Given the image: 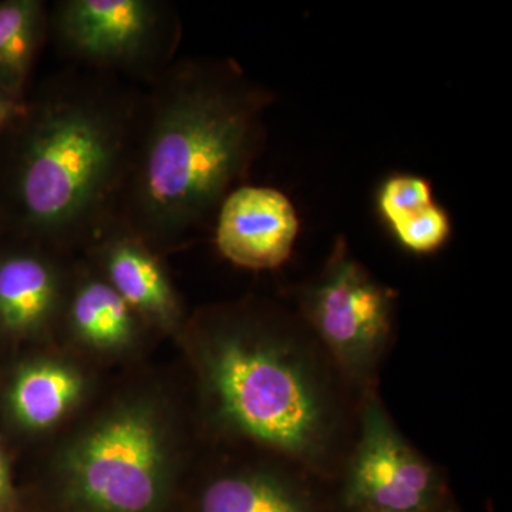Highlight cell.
I'll use <instances>...</instances> for the list:
<instances>
[{"instance_id": "obj_1", "label": "cell", "mask_w": 512, "mask_h": 512, "mask_svg": "<svg viewBox=\"0 0 512 512\" xmlns=\"http://www.w3.org/2000/svg\"><path fill=\"white\" fill-rule=\"evenodd\" d=\"M272 99L235 63L171 64L140 99L113 218L150 248L200 228L254 164Z\"/></svg>"}, {"instance_id": "obj_2", "label": "cell", "mask_w": 512, "mask_h": 512, "mask_svg": "<svg viewBox=\"0 0 512 512\" xmlns=\"http://www.w3.org/2000/svg\"><path fill=\"white\" fill-rule=\"evenodd\" d=\"M140 99L103 77L63 74L28 103L12 171L16 218L47 242L94 237L114 217Z\"/></svg>"}, {"instance_id": "obj_3", "label": "cell", "mask_w": 512, "mask_h": 512, "mask_svg": "<svg viewBox=\"0 0 512 512\" xmlns=\"http://www.w3.org/2000/svg\"><path fill=\"white\" fill-rule=\"evenodd\" d=\"M202 348L208 389L229 429L315 473L329 470L338 437L335 396L292 326L220 323Z\"/></svg>"}, {"instance_id": "obj_4", "label": "cell", "mask_w": 512, "mask_h": 512, "mask_svg": "<svg viewBox=\"0 0 512 512\" xmlns=\"http://www.w3.org/2000/svg\"><path fill=\"white\" fill-rule=\"evenodd\" d=\"M49 29L76 62L151 83L171 66L180 35L174 9L157 0H62Z\"/></svg>"}, {"instance_id": "obj_5", "label": "cell", "mask_w": 512, "mask_h": 512, "mask_svg": "<svg viewBox=\"0 0 512 512\" xmlns=\"http://www.w3.org/2000/svg\"><path fill=\"white\" fill-rule=\"evenodd\" d=\"M73 497L92 512H153L167 484V450L153 414L128 409L90 431L67 461Z\"/></svg>"}, {"instance_id": "obj_6", "label": "cell", "mask_w": 512, "mask_h": 512, "mask_svg": "<svg viewBox=\"0 0 512 512\" xmlns=\"http://www.w3.org/2000/svg\"><path fill=\"white\" fill-rule=\"evenodd\" d=\"M302 303L339 369L356 384L370 383L392 332V289L372 278L339 239Z\"/></svg>"}, {"instance_id": "obj_7", "label": "cell", "mask_w": 512, "mask_h": 512, "mask_svg": "<svg viewBox=\"0 0 512 512\" xmlns=\"http://www.w3.org/2000/svg\"><path fill=\"white\" fill-rule=\"evenodd\" d=\"M340 497L349 512L448 510L439 473L404 440L382 403L370 393Z\"/></svg>"}, {"instance_id": "obj_8", "label": "cell", "mask_w": 512, "mask_h": 512, "mask_svg": "<svg viewBox=\"0 0 512 512\" xmlns=\"http://www.w3.org/2000/svg\"><path fill=\"white\" fill-rule=\"evenodd\" d=\"M298 232V214L285 194L275 188L242 185L220 205L215 244L232 264L261 271L284 264Z\"/></svg>"}, {"instance_id": "obj_9", "label": "cell", "mask_w": 512, "mask_h": 512, "mask_svg": "<svg viewBox=\"0 0 512 512\" xmlns=\"http://www.w3.org/2000/svg\"><path fill=\"white\" fill-rule=\"evenodd\" d=\"M96 235L101 237L104 279L114 291L134 312L161 325H174L180 319V303L146 242L117 218L107 221Z\"/></svg>"}, {"instance_id": "obj_10", "label": "cell", "mask_w": 512, "mask_h": 512, "mask_svg": "<svg viewBox=\"0 0 512 512\" xmlns=\"http://www.w3.org/2000/svg\"><path fill=\"white\" fill-rule=\"evenodd\" d=\"M198 512H330L301 477L279 470L229 474L204 488Z\"/></svg>"}, {"instance_id": "obj_11", "label": "cell", "mask_w": 512, "mask_h": 512, "mask_svg": "<svg viewBox=\"0 0 512 512\" xmlns=\"http://www.w3.org/2000/svg\"><path fill=\"white\" fill-rule=\"evenodd\" d=\"M59 298V274L42 255L18 252L0 258V328L35 332L52 318Z\"/></svg>"}, {"instance_id": "obj_12", "label": "cell", "mask_w": 512, "mask_h": 512, "mask_svg": "<svg viewBox=\"0 0 512 512\" xmlns=\"http://www.w3.org/2000/svg\"><path fill=\"white\" fill-rule=\"evenodd\" d=\"M47 29L49 16L39 0L0 2V87L5 92L23 99Z\"/></svg>"}, {"instance_id": "obj_13", "label": "cell", "mask_w": 512, "mask_h": 512, "mask_svg": "<svg viewBox=\"0 0 512 512\" xmlns=\"http://www.w3.org/2000/svg\"><path fill=\"white\" fill-rule=\"evenodd\" d=\"M82 380L62 365L39 363L26 367L10 390V406L16 419L30 429L56 423L76 402Z\"/></svg>"}, {"instance_id": "obj_14", "label": "cell", "mask_w": 512, "mask_h": 512, "mask_svg": "<svg viewBox=\"0 0 512 512\" xmlns=\"http://www.w3.org/2000/svg\"><path fill=\"white\" fill-rule=\"evenodd\" d=\"M69 316L74 332L97 348L126 345L136 329V312L104 278L84 279L77 286Z\"/></svg>"}, {"instance_id": "obj_15", "label": "cell", "mask_w": 512, "mask_h": 512, "mask_svg": "<svg viewBox=\"0 0 512 512\" xmlns=\"http://www.w3.org/2000/svg\"><path fill=\"white\" fill-rule=\"evenodd\" d=\"M433 202L429 181L416 175H393L384 181L377 194V208L389 227L424 210Z\"/></svg>"}, {"instance_id": "obj_16", "label": "cell", "mask_w": 512, "mask_h": 512, "mask_svg": "<svg viewBox=\"0 0 512 512\" xmlns=\"http://www.w3.org/2000/svg\"><path fill=\"white\" fill-rule=\"evenodd\" d=\"M390 228L404 248L421 255L439 251L451 235L450 217L434 202Z\"/></svg>"}, {"instance_id": "obj_17", "label": "cell", "mask_w": 512, "mask_h": 512, "mask_svg": "<svg viewBox=\"0 0 512 512\" xmlns=\"http://www.w3.org/2000/svg\"><path fill=\"white\" fill-rule=\"evenodd\" d=\"M28 103L25 99L12 96L0 87V134L18 124L25 116Z\"/></svg>"}, {"instance_id": "obj_18", "label": "cell", "mask_w": 512, "mask_h": 512, "mask_svg": "<svg viewBox=\"0 0 512 512\" xmlns=\"http://www.w3.org/2000/svg\"><path fill=\"white\" fill-rule=\"evenodd\" d=\"M9 490L8 470H6L5 461L0 456V495H5Z\"/></svg>"}, {"instance_id": "obj_19", "label": "cell", "mask_w": 512, "mask_h": 512, "mask_svg": "<svg viewBox=\"0 0 512 512\" xmlns=\"http://www.w3.org/2000/svg\"><path fill=\"white\" fill-rule=\"evenodd\" d=\"M362 512H383V511H362ZM441 512H453V511H451L450 508H448V510H444Z\"/></svg>"}]
</instances>
